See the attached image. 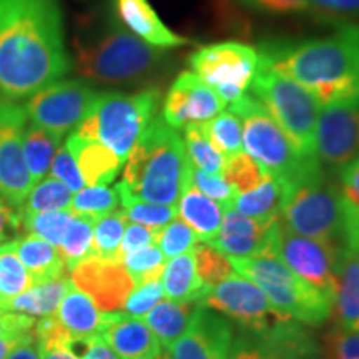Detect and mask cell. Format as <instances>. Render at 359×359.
I'll use <instances>...</instances> for the list:
<instances>
[{"mask_svg": "<svg viewBox=\"0 0 359 359\" xmlns=\"http://www.w3.org/2000/svg\"><path fill=\"white\" fill-rule=\"evenodd\" d=\"M70 70L58 0H0V98H30Z\"/></svg>", "mask_w": 359, "mask_h": 359, "instance_id": "1", "label": "cell"}, {"mask_svg": "<svg viewBox=\"0 0 359 359\" xmlns=\"http://www.w3.org/2000/svg\"><path fill=\"white\" fill-rule=\"evenodd\" d=\"M263 65L296 80L316 95L321 105L356 93L359 27L341 25L325 39L266 43L258 50Z\"/></svg>", "mask_w": 359, "mask_h": 359, "instance_id": "2", "label": "cell"}, {"mask_svg": "<svg viewBox=\"0 0 359 359\" xmlns=\"http://www.w3.org/2000/svg\"><path fill=\"white\" fill-rule=\"evenodd\" d=\"M122 182L116 185L120 203L150 201L177 205L188 182V160L183 138L158 115L148 125L125 160Z\"/></svg>", "mask_w": 359, "mask_h": 359, "instance_id": "3", "label": "cell"}, {"mask_svg": "<svg viewBox=\"0 0 359 359\" xmlns=\"http://www.w3.org/2000/svg\"><path fill=\"white\" fill-rule=\"evenodd\" d=\"M165 58V48L143 42L118 19H110L75 40L74 69L85 82L127 85L154 75Z\"/></svg>", "mask_w": 359, "mask_h": 359, "instance_id": "4", "label": "cell"}, {"mask_svg": "<svg viewBox=\"0 0 359 359\" xmlns=\"http://www.w3.org/2000/svg\"><path fill=\"white\" fill-rule=\"evenodd\" d=\"M161 103L163 95L158 87H148L133 93H97L92 109L74 133L100 142L125 161L148 125L160 115Z\"/></svg>", "mask_w": 359, "mask_h": 359, "instance_id": "5", "label": "cell"}, {"mask_svg": "<svg viewBox=\"0 0 359 359\" xmlns=\"http://www.w3.org/2000/svg\"><path fill=\"white\" fill-rule=\"evenodd\" d=\"M280 222L299 236L344 245L341 188L321 163H316L290 183Z\"/></svg>", "mask_w": 359, "mask_h": 359, "instance_id": "6", "label": "cell"}, {"mask_svg": "<svg viewBox=\"0 0 359 359\" xmlns=\"http://www.w3.org/2000/svg\"><path fill=\"white\" fill-rule=\"evenodd\" d=\"M233 269L263 290L273 306L293 320L320 326L333 314V299L286 266L276 255L228 257Z\"/></svg>", "mask_w": 359, "mask_h": 359, "instance_id": "7", "label": "cell"}, {"mask_svg": "<svg viewBox=\"0 0 359 359\" xmlns=\"http://www.w3.org/2000/svg\"><path fill=\"white\" fill-rule=\"evenodd\" d=\"M248 90L303 155L316 156L314 143L321 102L313 92L296 80L263 65L259 58Z\"/></svg>", "mask_w": 359, "mask_h": 359, "instance_id": "8", "label": "cell"}, {"mask_svg": "<svg viewBox=\"0 0 359 359\" xmlns=\"http://www.w3.org/2000/svg\"><path fill=\"white\" fill-rule=\"evenodd\" d=\"M233 111L243 123V145L246 154L263 165L268 175L280 182L293 183L318 161L316 156L303 155L288 135L283 132L268 110L251 93H243L230 103Z\"/></svg>", "mask_w": 359, "mask_h": 359, "instance_id": "9", "label": "cell"}, {"mask_svg": "<svg viewBox=\"0 0 359 359\" xmlns=\"http://www.w3.org/2000/svg\"><path fill=\"white\" fill-rule=\"evenodd\" d=\"M188 65L224 102L231 103L250 88L258 69V50L240 42L205 45L188 57Z\"/></svg>", "mask_w": 359, "mask_h": 359, "instance_id": "10", "label": "cell"}, {"mask_svg": "<svg viewBox=\"0 0 359 359\" xmlns=\"http://www.w3.org/2000/svg\"><path fill=\"white\" fill-rule=\"evenodd\" d=\"M314 155L330 173H341L359 156V95L341 97L321 105Z\"/></svg>", "mask_w": 359, "mask_h": 359, "instance_id": "11", "label": "cell"}, {"mask_svg": "<svg viewBox=\"0 0 359 359\" xmlns=\"http://www.w3.org/2000/svg\"><path fill=\"white\" fill-rule=\"evenodd\" d=\"M97 97V90L82 79L57 80L39 90L25 103L29 122L62 140L79 127Z\"/></svg>", "mask_w": 359, "mask_h": 359, "instance_id": "12", "label": "cell"}, {"mask_svg": "<svg viewBox=\"0 0 359 359\" xmlns=\"http://www.w3.org/2000/svg\"><path fill=\"white\" fill-rule=\"evenodd\" d=\"M201 304L238 323L245 333H259L290 318L273 306L258 285L238 275L212 286Z\"/></svg>", "mask_w": 359, "mask_h": 359, "instance_id": "13", "label": "cell"}, {"mask_svg": "<svg viewBox=\"0 0 359 359\" xmlns=\"http://www.w3.org/2000/svg\"><path fill=\"white\" fill-rule=\"evenodd\" d=\"M343 246L299 236L278 222L275 255L299 278L334 299L336 273Z\"/></svg>", "mask_w": 359, "mask_h": 359, "instance_id": "14", "label": "cell"}, {"mask_svg": "<svg viewBox=\"0 0 359 359\" xmlns=\"http://www.w3.org/2000/svg\"><path fill=\"white\" fill-rule=\"evenodd\" d=\"M29 116L17 102L0 98V196L20 208L34 188L24 158V132Z\"/></svg>", "mask_w": 359, "mask_h": 359, "instance_id": "15", "label": "cell"}, {"mask_svg": "<svg viewBox=\"0 0 359 359\" xmlns=\"http://www.w3.org/2000/svg\"><path fill=\"white\" fill-rule=\"evenodd\" d=\"M228 103L193 72H182L161 103L167 125L180 130L191 123H206L222 114Z\"/></svg>", "mask_w": 359, "mask_h": 359, "instance_id": "16", "label": "cell"}, {"mask_svg": "<svg viewBox=\"0 0 359 359\" xmlns=\"http://www.w3.org/2000/svg\"><path fill=\"white\" fill-rule=\"evenodd\" d=\"M278 222L280 218H250L230 208L223 215L217 238L208 245L228 257L250 258L275 255Z\"/></svg>", "mask_w": 359, "mask_h": 359, "instance_id": "17", "label": "cell"}, {"mask_svg": "<svg viewBox=\"0 0 359 359\" xmlns=\"http://www.w3.org/2000/svg\"><path fill=\"white\" fill-rule=\"evenodd\" d=\"M72 273V283L105 313H118L135 288L122 263L90 258Z\"/></svg>", "mask_w": 359, "mask_h": 359, "instance_id": "18", "label": "cell"}, {"mask_svg": "<svg viewBox=\"0 0 359 359\" xmlns=\"http://www.w3.org/2000/svg\"><path fill=\"white\" fill-rule=\"evenodd\" d=\"M231 343L230 321L201 304L185 334L168 351L172 359H226Z\"/></svg>", "mask_w": 359, "mask_h": 359, "instance_id": "19", "label": "cell"}, {"mask_svg": "<svg viewBox=\"0 0 359 359\" xmlns=\"http://www.w3.org/2000/svg\"><path fill=\"white\" fill-rule=\"evenodd\" d=\"M115 15L125 29L154 47L167 50L193 43L191 39L170 30L148 0H115Z\"/></svg>", "mask_w": 359, "mask_h": 359, "instance_id": "20", "label": "cell"}, {"mask_svg": "<svg viewBox=\"0 0 359 359\" xmlns=\"http://www.w3.org/2000/svg\"><path fill=\"white\" fill-rule=\"evenodd\" d=\"M123 313H105L72 283L57 309L58 321L74 338L102 336Z\"/></svg>", "mask_w": 359, "mask_h": 359, "instance_id": "21", "label": "cell"}, {"mask_svg": "<svg viewBox=\"0 0 359 359\" xmlns=\"http://www.w3.org/2000/svg\"><path fill=\"white\" fill-rule=\"evenodd\" d=\"M102 338L118 359H155L163 354V346L147 323L125 313Z\"/></svg>", "mask_w": 359, "mask_h": 359, "instance_id": "22", "label": "cell"}, {"mask_svg": "<svg viewBox=\"0 0 359 359\" xmlns=\"http://www.w3.org/2000/svg\"><path fill=\"white\" fill-rule=\"evenodd\" d=\"M65 147L77 161V167L87 187L110 185L123 165V161L109 147L102 145L97 140L79 137L77 133H72L67 138Z\"/></svg>", "mask_w": 359, "mask_h": 359, "instance_id": "23", "label": "cell"}, {"mask_svg": "<svg viewBox=\"0 0 359 359\" xmlns=\"http://www.w3.org/2000/svg\"><path fill=\"white\" fill-rule=\"evenodd\" d=\"M333 313L336 325L359 331V251L341 250L336 273Z\"/></svg>", "mask_w": 359, "mask_h": 359, "instance_id": "24", "label": "cell"}, {"mask_svg": "<svg viewBox=\"0 0 359 359\" xmlns=\"http://www.w3.org/2000/svg\"><path fill=\"white\" fill-rule=\"evenodd\" d=\"M22 264L29 271L34 285L47 283L65 275V264L55 246L34 233H24L13 240Z\"/></svg>", "mask_w": 359, "mask_h": 359, "instance_id": "25", "label": "cell"}, {"mask_svg": "<svg viewBox=\"0 0 359 359\" xmlns=\"http://www.w3.org/2000/svg\"><path fill=\"white\" fill-rule=\"evenodd\" d=\"M178 215L195 231L200 241L212 243L222 228L224 208L196 188L187 187L178 200Z\"/></svg>", "mask_w": 359, "mask_h": 359, "instance_id": "26", "label": "cell"}, {"mask_svg": "<svg viewBox=\"0 0 359 359\" xmlns=\"http://www.w3.org/2000/svg\"><path fill=\"white\" fill-rule=\"evenodd\" d=\"M201 306V302H172L161 299L156 306L142 318L154 331L165 349H170L185 334L187 327Z\"/></svg>", "mask_w": 359, "mask_h": 359, "instance_id": "27", "label": "cell"}, {"mask_svg": "<svg viewBox=\"0 0 359 359\" xmlns=\"http://www.w3.org/2000/svg\"><path fill=\"white\" fill-rule=\"evenodd\" d=\"M161 285L165 298L172 302H203L212 286H206L196 275L193 253L178 255L165 264Z\"/></svg>", "mask_w": 359, "mask_h": 359, "instance_id": "28", "label": "cell"}, {"mask_svg": "<svg viewBox=\"0 0 359 359\" xmlns=\"http://www.w3.org/2000/svg\"><path fill=\"white\" fill-rule=\"evenodd\" d=\"M70 285L72 280L65 275L47 283L34 285L30 290L8 299L2 306V313H20L32 318L52 316V314H57V309Z\"/></svg>", "mask_w": 359, "mask_h": 359, "instance_id": "29", "label": "cell"}, {"mask_svg": "<svg viewBox=\"0 0 359 359\" xmlns=\"http://www.w3.org/2000/svg\"><path fill=\"white\" fill-rule=\"evenodd\" d=\"M288 185L268 175L262 185L243 195H236L233 210L250 218H280Z\"/></svg>", "mask_w": 359, "mask_h": 359, "instance_id": "30", "label": "cell"}, {"mask_svg": "<svg viewBox=\"0 0 359 359\" xmlns=\"http://www.w3.org/2000/svg\"><path fill=\"white\" fill-rule=\"evenodd\" d=\"M58 138L53 137L43 128L37 125L29 123L24 132V158L29 168L30 177L34 183H39L45 178V175L50 172V165L53 156H55L58 147H60Z\"/></svg>", "mask_w": 359, "mask_h": 359, "instance_id": "31", "label": "cell"}, {"mask_svg": "<svg viewBox=\"0 0 359 359\" xmlns=\"http://www.w3.org/2000/svg\"><path fill=\"white\" fill-rule=\"evenodd\" d=\"M93 219L74 215L62 243L57 246L58 255L67 271H74L80 263L93 258Z\"/></svg>", "mask_w": 359, "mask_h": 359, "instance_id": "32", "label": "cell"}, {"mask_svg": "<svg viewBox=\"0 0 359 359\" xmlns=\"http://www.w3.org/2000/svg\"><path fill=\"white\" fill-rule=\"evenodd\" d=\"M339 188L344 212L343 248L359 251V156L339 173Z\"/></svg>", "mask_w": 359, "mask_h": 359, "instance_id": "33", "label": "cell"}, {"mask_svg": "<svg viewBox=\"0 0 359 359\" xmlns=\"http://www.w3.org/2000/svg\"><path fill=\"white\" fill-rule=\"evenodd\" d=\"M74 191L70 190L60 180L48 177L35 183L32 190L20 208H17L19 215L55 212V210H70Z\"/></svg>", "mask_w": 359, "mask_h": 359, "instance_id": "34", "label": "cell"}, {"mask_svg": "<svg viewBox=\"0 0 359 359\" xmlns=\"http://www.w3.org/2000/svg\"><path fill=\"white\" fill-rule=\"evenodd\" d=\"M127 223L128 219L123 210H115L93 223V258L122 263L120 245Z\"/></svg>", "mask_w": 359, "mask_h": 359, "instance_id": "35", "label": "cell"}, {"mask_svg": "<svg viewBox=\"0 0 359 359\" xmlns=\"http://www.w3.org/2000/svg\"><path fill=\"white\" fill-rule=\"evenodd\" d=\"M183 145L193 167L206 173L222 175L226 156L218 151L206 137L203 123H191L183 128Z\"/></svg>", "mask_w": 359, "mask_h": 359, "instance_id": "36", "label": "cell"}, {"mask_svg": "<svg viewBox=\"0 0 359 359\" xmlns=\"http://www.w3.org/2000/svg\"><path fill=\"white\" fill-rule=\"evenodd\" d=\"M34 286L32 278L22 264L13 241L0 245V313L8 299Z\"/></svg>", "mask_w": 359, "mask_h": 359, "instance_id": "37", "label": "cell"}, {"mask_svg": "<svg viewBox=\"0 0 359 359\" xmlns=\"http://www.w3.org/2000/svg\"><path fill=\"white\" fill-rule=\"evenodd\" d=\"M222 177L236 195H243L262 185L268 173L258 160H255L246 151H240L224 158Z\"/></svg>", "mask_w": 359, "mask_h": 359, "instance_id": "38", "label": "cell"}, {"mask_svg": "<svg viewBox=\"0 0 359 359\" xmlns=\"http://www.w3.org/2000/svg\"><path fill=\"white\" fill-rule=\"evenodd\" d=\"M118 205L120 196L116 188H110L107 185L83 187L82 190L74 193L70 212L79 215V217H85L97 222V219L118 210Z\"/></svg>", "mask_w": 359, "mask_h": 359, "instance_id": "39", "label": "cell"}, {"mask_svg": "<svg viewBox=\"0 0 359 359\" xmlns=\"http://www.w3.org/2000/svg\"><path fill=\"white\" fill-rule=\"evenodd\" d=\"M203 130L213 147L224 156L243 151V123L233 111L226 110L218 114L210 122L203 123Z\"/></svg>", "mask_w": 359, "mask_h": 359, "instance_id": "40", "label": "cell"}, {"mask_svg": "<svg viewBox=\"0 0 359 359\" xmlns=\"http://www.w3.org/2000/svg\"><path fill=\"white\" fill-rule=\"evenodd\" d=\"M72 218H74V213L70 210L20 215L22 233H34L57 248L64 240Z\"/></svg>", "mask_w": 359, "mask_h": 359, "instance_id": "41", "label": "cell"}, {"mask_svg": "<svg viewBox=\"0 0 359 359\" xmlns=\"http://www.w3.org/2000/svg\"><path fill=\"white\" fill-rule=\"evenodd\" d=\"M122 264L127 269L130 278H132L133 285L142 286L147 285V283L161 280L167 258L163 257L158 246L154 243L123 257Z\"/></svg>", "mask_w": 359, "mask_h": 359, "instance_id": "42", "label": "cell"}, {"mask_svg": "<svg viewBox=\"0 0 359 359\" xmlns=\"http://www.w3.org/2000/svg\"><path fill=\"white\" fill-rule=\"evenodd\" d=\"M193 259H195L196 275L206 286H217L218 283L226 280L228 276L233 275V266L226 255L222 251L213 248L212 245L196 243L191 250Z\"/></svg>", "mask_w": 359, "mask_h": 359, "instance_id": "43", "label": "cell"}, {"mask_svg": "<svg viewBox=\"0 0 359 359\" xmlns=\"http://www.w3.org/2000/svg\"><path fill=\"white\" fill-rule=\"evenodd\" d=\"M196 243H200L198 236L195 235V231L183 219L175 218L173 222H170L163 228L156 230L155 245L158 246L167 259L188 253Z\"/></svg>", "mask_w": 359, "mask_h": 359, "instance_id": "44", "label": "cell"}, {"mask_svg": "<svg viewBox=\"0 0 359 359\" xmlns=\"http://www.w3.org/2000/svg\"><path fill=\"white\" fill-rule=\"evenodd\" d=\"M187 187L196 188V190L203 193L205 196L218 201V203L224 208V212L233 208V203H235L236 193L226 182H224L222 175L201 172V170L193 167L191 163L188 165Z\"/></svg>", "mask_w": 359, "mask_h": 359, "instance_id": "45", "label": "cell"}, {"mask_svg": "<svg viewBox=\"0 0 359 359\" xmlns=\"http://www.w3.org/2000/svg\"><path fill=\"white\" fill-rule=\"evenodd\" d=\"M123 212L128 222L143 224L154 230H160L178 217L177 205H160L150 203V201H132L123 206Z\"/></svg>", "mask_w": 359, "mask_h": 359, "instance_id": "46", "label": "cell"}, {"mask_svg": "<svg viewBox=\"0 0 359 359\" xmlns=\"http://www.w3.org/2000/svg\"><path fill=\"white\" fill-rule=\"evenodd\" d=\"M326 359H359V331L344 330L334 323L323 336Z\"/></svg>", "mask_w": 359, "mask_h": 359, "instance_id": "47", "label": "cell"}, {"mask_svg": "<svg viewBox=\"0 0 359 359\" xmlns=\"http://www.w3.org/2000/svg\"><path fill=\"white\" fill-rule=\"evenodd\" d=\"M161 299H165V290L161 280L147 283V285L135 286L132 293L128 294L127 303H125V314L133 318H143L150 313Z\"/></svg>", "mask_w": 359, "mask_h": 359, "instance_id": "48", "label": "cell"}, {"mask_svg": "<svg viewBox=\"0 0 359 359\" xmlns=\"http://www.w3.org/2000/svg\"><path fill=\"white\" fill-rule=\"evenodd\" d=\"M50 175L53 178L60 180L62 183H65L74 193H77L85 187L83 177L77 167V161H75L65 145L58 147L50 165Z\"/></svg>", "mask_w": 359, "mask_h": 359, "instance_id": "49", "label": "cell"}, {"mask_svg": "<svg viewBox=\"0 0 359 359\" xmlns=\"http://www.w3.org/2000/svg\"><path fill=\"white\" fill-rule=\"evenodd\" d=\"M311 11L323 19L346 22V25H354L359 20V0H309Z\"/></svg>", "mask_w": 359, "mask_h": 359, "instance_id": "50", "label": "cell"}, {"mask_svg": "<svg viewBox=\"0 0 359 359\" xmlns=\"http://www.w3.org/2000/svg\"><path fill=\"white\" fill-rule=\"evenodd\" d=\"M156 230L154 228L143 226V224L138 223H127V228H125L122 245H120V259L127 255H132L135 251L145 248L148 245L155 243Z\"/></svg>", "mask_w": 359, "mask_h": 359, "instance_id": "51", "label": "cell"}, {"mask_svg": "<svg viewBox=\"0 0 359 359\" xmlns=\"http://www.w3.org/2000/svg\"><path fill=\"white\" fill-rule=\"evenodd\" d=\"M70 346L80 359H118L102 336L74 338L70 341Z\"/></svg>", "mask_w": 359, "mask_h": 359, "instance_id": "52", "label": "cell"}, {"mask_svg": "<svg viewBox=\"0 0 359 359\" xmlns=\"http://www.w3.org/2000/svg\"><path fill=\"white\" fill-rule=\"evenodd\" d=\"M243 2L259 12L276 13V15L311 12L309 0H243Z\"/></svg>", "mask_w": 359, "mask_h": 359, "instance_id": "53", "label": "cell"}, {"mask_svg": "<svg viewBox=\"0 0 359 359\" xmlns=\"http://www.w3.org/2000/svg\"><path fill=\"white\" fill-rule=\"evenodd\" d=\"M226 359H275L264 351L250 334L240 331L236 339L231 343L230 353Z\"/></svg>", "mask_w": 359, "mask_h": 359, "instance_id": "54", "label": "cell"}, {"mask_svg": "<svg viewBox=\"0 0 359 359\" xmlns=\"http://www.w3.org/2000/svg\"><path fill=\"white\" fill-rule=\"evenodd\" d=\"M19 233H22L19 212L0 196V241L15 240Z\"/></svg>", "mask_w": 359, "mask_h": 359, "instance_id": "55", "label": "cell"}, {"mask_svg": "<svg viewBox=\"0 0 359 359\" xmlns=\"http://www.w3.org/2000/svg\"><path fill=\"white\" fill-rule=\"evenodd\" d=\"M6 359H40L37 348L34 344V336L20 339Z\"/></svg>", "mask_w": 359, "mask_h": 359, "instance_id": "56", "label": "cell"}, {"mask_svg": "<svg viewBox=\"0 0 359 359\" xmlns=\"http://www.w3.org/2000/svg\"><path fill=\"white\" fill-rule=\"evenodd\" d=\"M40 359H80L79 354L74 351L69 344H57V346L37 351Z\"/></svg>", "mask_w": 359, "mask_h": 359, "instance_id": "57", "label": "cell"}, {"mask_svg": "<svg viewBox=\"0 0 359 359\" xmlns=\"http://www.w3.org/2000/svg\"><path fill=\"white\" fill-rule=\"evenodd\" d=\"M27 338H29V336H27ZM20 339L24 338H17V336L7 334V333L0 334V359H6L8 356V353L12 351L13 346H15Z\"/></svg>", "mask_w": 359, "mask_h": 359, "instance_id": "58", "label": "cell"}, {"mask_svg": "<svg viewBox=\"0 0 359 359\" xmlns=\"http://www.w3.org/2000/svg\"><path fill=\"white\" fill-rule=\"evenodd\" d=\"M356 93L359 95V64H358V70H356Z\"/></svg>", "mask_w": 359, "mask_h": 359, "instance_id": "59", "label": "cell"}, {"mask_svg": "<svg viewBox=\"0 0 359 359\" xmlns=\"http://www.w3.org/2000/svg\"><path fill=\"white\" fill-rule=\"evenodd\" d=\"M155 359H172V358H170V354H160V356Z\"/></svg>", "mask_w": 359, "mask_h": 359, "instance_id": "60", "label": "cell"}, {"mask_svg": "<svg viewBox=\"0 0 359 359\" xmlns=\"http://www.w3.org/2000/svg\"><path fill=\"white\" fill-rule=\"evenodd\" d=\"M303 359H318V358H314V356H308V358H303Z\"/></svg>", "mask_w": 359, "mask_h": 359, "instance_id": "61", "label": "cell"}]
</instances>
